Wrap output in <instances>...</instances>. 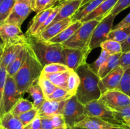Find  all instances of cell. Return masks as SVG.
Segmentation results:
<instances>
[{"mask_svg": "<svg viewBox=\"0 0 130 129\" xmlns=\"http://www.w3.org/2000/svg\"><path fill=\"white\" fill-rule=\"evenodd\" d=\"M24 45L26 49L25 61L13 77L17 88L22 95L38 80L43 68L31 49L25 43Z\"/></svg>", "mask_w": 130, "mask_h": 129, "instance_id": "6da1fadb", "label": "cell"}, {"mask_svg": "<svg viewBox=\"0 0 130 129\" xmlns=\"http://www.w3.org/2000/svg\"><path fill=\"white\" fill-rule=\"evenodd\" d=\"M25 43L31 49L43 67L51 63L65 64L63 47L61 44L43 41L35 36H26Z\"/></svg>", "mask_w": 130, "mask_h": 129, "instance_id": "7a4b0ae2", "label": "cell"}, {"mask_svg": "<svg viewBox=\"0 0 130 129\" xmlns=\"http://www.w3.org/2000/svg\"><path fill=\"white\" fill-rule=\"evenodd\" d=\"M76 72L80 79V83L76 92L77 100L85 105L93 100L99 99L102 94L99 87L100 77L91 69L87 63L76 69Z\"/></svg>", "mask_w": 130, "mask_h": 129, "instance_id": "3957f363", "label": "cell"}, {"mask_svg": "<svg viewBox=\"0 0 130 129\" xmlns=\"http://www.w3.org/2000/svg\"><path fill=\"white\" fill-rule=\"evenodd\" d=\"M100 22L96 20H91L83 23L82 25L75 32L74 34L61 44L63 48L91 51L89 48V44L91 35L93 30Z\"/></svg>", "mask_w": 130, "mask_h": 129, "instance_id": "277c9868", "label": "cell"}, {"mask_svg": "<svg viewBox=\"0 0 130 129\" xmlns=\"http://www.w3.org/2000/svg\"><path fill=\"white\" fill-rule=\"evenodd\" d=\"M62 115L68 128L74 127L77 123L85 118L84 105L77 100L76 95L66 101Z\"/></svg>", "mask_w": 130, "mask_h": 129, "instance_id": "5b68a950", "label": "cell"}, {"mask_svg": "<svg viewBox=\"0 0 130 129\" xmlns=\"http://www.w3.org/2000/svg\"><path fill=\"white\" fill-rule=\"evenodd\" d=\"M85 117H95L116 124H121L116 118L112 111L99 99L93 100L84 105Z\"/></svg>", "mask_w": 130, "mask_h": 129, "instance_id": "8992f818", "label": "cell"}, {"mask_svg": "<svg viewBox=\"0 0 130 129\" xmlns=\"http://www.w3.org/2000/svg\"><path fill=\"white\" fill-rule=\"evenodd\" d=\"M116 16V15L109 14L96 25L93 31L89 44V48L91 51L95 48H99L102 43L106 40L107 36L112 29L113 23Z\"/></svg>", "mask_w": 130, "mask_h": 129, "instance_id": "52a82bcc", "label": "cell"}, {"mask_svg": "<svg viewBox=\"0 0 130 129\" xmlns=\"http://www.w3.org/2000/svg\"><path fill=\"white\" fill-rule=\"evenodd\" d=\"M33 0H16L11 13L4 23L20 27L27 16L33 11Z\"/></svg>", "mask_w": 130, "mask_h": 129, "instance_id": "ba28073f", "label": "cell"}, {"mask_svg": "<svg viewBox=\"0 0 130 129\" xmlns=\"http://www.w3.org/2000/svg\"><path fill=\"white\" fill-rule=\"evenodd\" d=\"M0 38L4 46L24 44L26 40V35L24 34L20 27L6 23L0 24Z\"/></svg>", "mask_w": 130, "mask_h": 129, "instance_id": "9c48e42d", "label": "cell"}, {"mask_svg": "<svg viewBox=\"0 0 130 129\" xmlns=\"http://www.w3.org/2000/svg\"><path fill=\"white\" fill-rule=\"evenodd\" d=\"M22 97V94L18 91L13 77L7 75L4 87L3 98V114L10 112L14 105Z\"/></svg>", "mask_w": 130, "mask_h": 129, "instance_id": "30bf717a", "label": "cell"}, {"mask_svg": "<svg viewBox=\"0 0 130 129\" xmlns=\"http://www.w3.org/2000/svg\"><path fill=\"white\" fill-rule=\"evenodd\" d=\"M99 100L110 109L130 105V97L117 89L110 90L101 95Z\"/></svg>", "mask_w": 130, "mask_h": 129, "instance_id": "8fae6325", "label": "cell"}, {"mask_svg": "<svg viewBox=\"0 0 130 129\" xmlns=\"http://www.w3.org/2000/svg\"><path fill=\"white\" fill-rule=\"evenodd\" d=\"M65 64L69 69L76 71L78 67L86 63L90 50H82L79 49L63 48Z\"/></svg>", "mask_w": 130, "mask_h": 129, "instance_id": "7c38bea8", "label": "cell"}, {"mask_svg": "<svg viewBox=\"0 0 130 129\" xmlns=\"http://www.w3.org/2000/svg\"><path fill=\"white\" fill-rule=\"evenodd\" d=\"M123 72L124 70L119 65L105 77L100 78L99 87L102 94L108 91L118 88L121 82Z\"/></svg>", "mask_w": 130, "mask_h": 129, "instance_id": "4fadbf2b", "label": "cell"}, {"mask_svg": "<svg viewBox=\"0 0 130 129\" xmlns=\"http://www.w3.org/2000/svg\"><path fill=\"white\" fill-rule=\"evenodd\" d=\"M72 23V21L71 17L52 23L48 27H46L41 32L35 37L43 41H48L54 37L57 36L66 28L69 26Z\"/></svg>", "mask_w": 130, "mask_h": 129, "instance_id": "5bb4252c", "label": "cell"}, {"mask_svg": "<svg viewBox=\"0 0 130 129\" xmlns=\"http://www.w3.org/2000/svg\"><path fill=\"white\" fill-rule=\"evenodd\" d=\"M122 124H116L102 119L86 116L76 124L74 127L85 129H112L118 127Z\"/></svg>", "mask_w": 130, "mask_h": 129, "instance_id": "9a60e30c", "label": "cell"}, {"mask_svg": "<svg viewBox=\"0 0 130 129\" xmlns=\"http://www.w3.org/2000/svg\"><path fill=\"white\" fill-rule=\"evenodd\" d=\"M118 1V0H105L95 10L82 19L81 22L84 23L91 20L101 21L104 18L109 15Z\"/></svg>", "mask_w": 130, "mask_h": 129, "instance_id": "2e32d148", "label": "cell"}, {"mask_svg": "<svg viewBox=\"0 0 130 129\" xmlns=\"http://www.w3.org/2000/svg\"><path fill=\"white\" fill-rule=\"evenodd\" d=\"M66 101L45 100L38 110V115L40 117H52L56 115H62Z\"/></svg>", "mask_w": 130, "mask_h": 129, "instance_id": "e0dca14e", "label": "cell"}, {"mask_svg": "<svg viewBox=\"0 0 130 129\" xmlns=\"http://www.w3.org/2000/svg\"><path fill=\"white\" fill-rule=\"evenodd\" d=\"M83 0H73L69 2L61 4L60 8L57 13L52 23L60 21L69 17H72L75 13L81 8Z\"/></svg>", "mask_w": 130, "mask_h": 129, "instance_id": "ac0fdd59", "label": "cell"}, {"mask_svg": "<svg viewBox=\"0 0 130 129\" xmlns=\"http://www.w3.org/2000/svg\"><path fill=\"white\" fill-rule=\"evenodd\" d=\"M23 46H24L23 44L4 46L3 51L0 61V66L6 68V67L16 58L22 48H23Z\"/></svg>", "mask_w": 130, "mask_h": 129, "instance_id": "d6986e66", "label": "cell"}, {"mask_svg": "<svg viewBox=\"0 0 130 129\" xmlns=\"http://www.w3.org/2000/svg\"><path fill=\"white\" fill-rule=\"evenodd\" d=\"M53 7L51 8L48 9V10H44L41 12L37 13L36 15H35L32 18V21L30 22V26L28 28L25 35L26 36H34L38 31V29L41 26L42 24L44 22L48 16H49L50 14L53 10Z\"/></svg>", "mask_w": 130, "mask_h": 129, "instance_id": "ffe728a7", "label": "cell"}, {"mask_svg": "<svg viewBox=\"0 0 130 129\" xmlns=\"http://www.w3.org/2000/svg\"><path fill=\"white\" fill-rule=\"evenodd\" d=\"M0 128L24 129V126L17 116L8 112L0 116Z\"/></svg>", "mask_w": 130, "mask_h": 129, "instance_id": "44dd1931", "label": "cell"}, {"mask_svg": "<svg viewBox=\"0 0 130 129\" xmlns=\"http://www.w3.org/2000/svg\"><path fill=\"white\" fill-rule=\"evenodd\" d=\"M105 0H91L87 3L84 5L80 8L79 10L77 12L75 13L74 15L72 16L71 19H72V23L76 21H81L85 16L95 10Z\"/></svg>", "mask_w": 130, "mask_h": 129, "instance_id": "7402d4cb", "label": "cell"}, {"mask_svg": "<svg viewBox=\"0 0 130 129\" xmlns=\"http://www.w3.org/2000/svg\"><path fill=\"white\" fill-rule=\"evenodd\" d=\"M122 53L109 55L105 63L102 64L98 72L97 75L100 78H103L119 66V59Z\"/></svg>", "mask_w": 130, "mask_h": 129, "instance_id": "603a6c76", "label": "cell"}, {"mask_svg": "<svg viewBox=\"0 0 130 129\" xmlns=\"http://www.w3.org/2000/svg\"><path fill=\"white\" fill-rule=\"evenodd\" d=\"M83 23L81 21H76L75 22L72 23L69 26L64 29L62 32H61L57 36L54 37L48 40L52 43H58L62 44L63 42L66 41L67 39H69L72 35L75 33V32L82 25Z\"/></svg>", "mask_w": 130, "mask_h": 129, "instance_id": "cb8c5ba5", "label": "cell"}, {"mask_svg": "<svg viewBox=\"0 0 130 129\" xmlns=\"http://www.w3.org/2000/svg\"><path fill=\"white\" fill-rule=\"evenodd\" d=\"M72 70L55 73H41L52 82L56 87L67 89V79Z\"/></svg>", "mask_w": 130, "mask_h": 129, "instance_id": "d4e9b609", "label": "cell"}, {"mask_svg": "<svg viewBox=\"0 0 130 129\" xmlns=\"http://www.w3.org/2000/svg\"><path fill=\"white\" fill-rule=\"evenodd\" d=\"M25 56H26V49H25V45L24 44L23 48H22L16 58L6 67V70L8 75L12 77L15 76V75L16 74L17 72L19 71V70L20 69V67L24 63Z\"/></svg>", "mask_w": 130, "mask_h": 129, "instance_id": "484cf974", "label": "cell"}, {"mask_svg": "<svg viewBox=\"0 0 130 129\" xmlns=\"http://www.w3.org/2000/svg\"><path fill=\"white\" fill-rule=\"evenodd\" d=\"M130 35V24L116 29H112L107 35L106 40H113L122 43Z\"/></svg>", "mask_w": 130, "mask_h": 129, "instance_id": "4316f807", "label": "cell"}, {"mask_svg": "<svg viewBox=\"0 0 130 129\" xmlns=\"http://www.w3.org/2000/svg\"><path fill=\"white\" fill-rule=\"evenodd\" d=\"M27 92H29L32 98L34 107L39 110V108L46 100L41 87L38 84H33L28 89Z\"/></svg>", "mask_w": 130, "mask_h": 129, "instance_id": "83f0119b", "label": "cell"}, {"mask_svg": "<svg viewBox=\"0 0 130 129\" xmlns=\"http://www.w3.org/2000/svg\"><path fill=\"white\" fill-rule=\"evenodd\" d=\"M33 108L34 107L32 102L26 99H24L22 97L14 105L10 112L14 116H19L22 114L30 110Z\"/></svg>", "mask_w": 130, "mask_h": 129, "instance_id": "f1b7e54d", "label": "cell"}, {"mask_svg": "<svg viewBox=\"0 0 130 129\" xmlns=\"http://www.w3.org/2000/svg\"><path fill=\"white\" fill-rule=\"evenodd\" d=\"M38 84L41 89L45 99H46L47 97L53 93V92L57 87L54 84L52 83V82L50 80H48L46 77H44L43 74H41L40 77L38 78Z\"/></svg>", "mask_w": 130, "mask_h": 129, "instance_id": "f546056e", "label": "cell"}, {"mask_svg": "<svg viewBox=\"0 0 130 129\" xmlns=\"http://www.w3.org/2000/svg\"><path fill=\"white\" fill-rule=\"evenodd\" d=\"M80 83V79L76 71L71 70L68 79H67V90L72 96L76 95L79 85Z\"/></svg>", "mask_w": 130, "mask_h": 129, "instance_id": "4dcf8cb0", "label": "cell"}, {"mask_svg": "<svg viewBox=\"0 0 130 129\" xmlns=\"http://www.w3.org/2000/svg\"><path fill=\"white\" fill-rule=\"evenodd\" d=\"M100 47L102 49L108 52L110 55L122 53L121 44L116 40H105L102 43Z\"/></svg>", "mask_w": 130, "mask_h": 129, "instance_id": "1f68e13d", "label": "cell"}, {"mask_svg": "<svg viewBox=\"0 0 130 129\" xmlns=\"http://www.w3.org/2000/svg\"><path fill=\"white\" fill-rule=\"evenodd\" d=\"M16 0H3L0 4V24L5 22L11 13Z\"/></svg>", "mask_w": 130, "mask_h": 129, "instance_id": "d6a6232c", "label": "cell"}, {"mask_svg": "<svg viewBox=\"0 0 130 129\" xmlns=\"http://www.w3.org/2000/svg\"><path fill=\"white\" fill-rule=\"evenodd\" d=\"M58 1L59 0H33V11L39 13L53 8Z\"/></svg>", "mask_w": 130, "mask_h": 129, "instance_id": "836d02e7", "label": "cell"}, {"mask_svg": "<svg viewBox=\"0 0 130 129\" xmlns=\"http://www.w3.org/2000/svg\"><path fill=\"white\" fill-rule=\"evenodd\" d=\"M72 97L67 89L57 87L53 93L50 95L46 100L54 101H66Z\"/></svg>", "mask_w": 130, "mask_h": 129, "instance_id": "e575fe53", "label": "cell"}, {"mask_svg": "<svg viewBox=\"0 0 130 129\" xmlns=\"http://www.w3.org/2000/svg\"><path fill=\"white\" fill-rule=\"evenodd\" d=\"M116 89L130 97V68L124 70L119 85Z\"/></svg>", "mask_w": 130, "mask_h": 129, "instance_id": "d590c367", "label": "cell"}, {"mask_svg": "<svg viewBox=\"0 0 130 129\" xmlns=\"http://www.w3.org/2000/svg\"><path fill=\"white\" fill-rule=\"evenodd\" d=\"M69 70L66 64L62 63H51L43 67L41 73H55Z\"/></svg>", "mask_w": 130, "mask_h": 129, "instance_id": "8d00e7d4", "label": "cell"}, {"mask_svg": "<svg viewBox=\"0 0 130 129\" xmlns=\"http://www.w3.org/2000/svg\"><path fill=\"white\" fill-rule=\"evenodd\" d=\"M109 55H110V54H109L108 52H107L106 51L102 49L101 53H100L99 58H98L97 59H96V61H95L93 63H91V64H88L89 67L91 68V69L95 73L97 74L100 68L102 66V64L105 63V61L107 60V59L108 57L109 56Z\"/></svg>", "mask_w": 130, "mask_h": 129, "instance_id": "74e56055", "label": "cell"}, {"mask_svg": "<svg viewBox=\"0 0 130 129\" xmlns=\"http://www.w3.org/2000/svg\"><path fill=\"white\" fill-rule=\"evenodd\" d=\"M38 109L35 108H33L30 110L22 114L20 116H17V117L20 120V121L22 123L23 125L25 127V126H27L30 122L32 121V120L38 116Z\"/></svg>", "mask_w": 130, "mask_h": 129, "instance_id": "f35d334b", "label": "cell"}, {"mask_svg": "<svg viewBox=\"0 0 130 129\" xmlns=\"http://www.w3.org/2000/svg\"><path fill=\"white\" fill-rule=\"evenodd\" d=\"M7 73L6 68L0 66V116L3 115V98L4 87Z\"/></svg>", "mask_w": 130, "mask_h": 129, "instance_id": "ab89813d", "label": "cell"}, {"mask_svg": "<svg viewBox=\"0 0 130 129\" xmlns=\"http://www.w3.org/2000/svg\"><path fill=\"white\" fill-rule=\"evenodd\" d=\"M60 8V5H58L57 6H54V7H53V10H52V12H51V13L50 14V15L48 16L46 20L44 21V22L42 24L41 26L38 29V31H37L36 34V35H34V36L38 35V34H39L40 32H41L43 31V30H44L46 27H48L50 24H52V22H53V20H54L55 17L56 15H57L58 11H59Z\"/></svg>", "mask_w": 130, "mask_h": 129, "instance_id": "60d3db41", "label": "cell"}, {"mask_svg": "<svg viewBox=\"0 0 130 129\" xmlns=\"http://www.w3.org/2000/svg\"><path fill=\"white\" fill-rule=\"evenodd\" d=\"M128 7H130V0H118L109 14L117 16L119 13Z\"/></svg>", "mask_w": 130, "mask_h": 129, "instance_id": "b9f144b4", "label": "cell"}, {"mask_svg": "<svg viewBox=\"0 0 130 129\" xmlns=\"http://www.w3.org/2000/svg\"><path fill=\"white\" fill-rule=\"evenodd\" d=\"M110 110L112 111L116 118L119 123H121L120 120L121 118L124 117V116L130 117V105L128 106H124V107L110 109Z\"/></svg>", "mask_w": 130, "mask_h": 129, "instance_id": "7bdbcfd3", "label": "cell"}, {"mask_svg": "<svg viewBox=\"0 0 130 129\" xmlns=\"http://www.w3.org/2000/svg\"><path fill=\"white\" fill-rule=\"evenodd\" d=\"M119 65L124 70L130 68V50L122 53L119 59Z\"/></svg>", "mask_w": 130, "mask_h": 129, "instance_id": "ee69618b", "label": "cell"}, {"mask_svg": "<svg viewBox=\"0 0 130 129\" xmlns=\"http://www.w3.org/2000/svg\"><path fill=\"white\" fill-rule=\"evenodd\" d=\"M52 119V123L54 128L62 127V126H66V121H65L64 117L62 115H56L50 117Z\"/></svg>", "mask_w": 130, "mask_h": 129, "instance_id": "f6af8a7d", "label": "cell"}, {"mask_svg": "<svg viewBox=\"0 0 130 129\" xmlns=\"http://www.w3.org/2000/svg\"><path fill=\"white\" fill-rule=\"evenodd\" d=\"M24 129H42L40 116L38 115L32 122H30L27 126L24 127Z\"/></svg>", "mask_w": 130, "mask_h": 129, "instance_id": "bcb514c9", "label": "cell"}, {"mask_svg": "<svg viewBox=\"0 0 130 129\" xmlns=\"http://www.w3.org/2000/svg\"><path fill=\"white\" fill-rule=\"evenodd\" d=\"M42 129L55 128L50 117H40Z\"/></svg>", "mask_w": 130, "mask_h": 129, "instance_id": "7dc6e473", "label": "cell"}, {"mask_svg": "<svg viewBox=\"0 0 130 129\" xmlns=\"http://www.w3.org/2000/svg\"><path fill=\"white\" fill-rule=\"evenodd\" d=\"M130 24V13L127 15L126 17H124L120 22L118 24H117L114 28H112V29H118L119 27H121L124 26V25H126L128 24Z\"/></svg>", "mask_w": 130, "mask_h": 129, "instance_id": "c3c4849f", "label": "cell"}, {"mask_svg": "<svg viewBox=\"0 0 130 129\" xmlns=\"http://www.w3.org/2000/svg\"><path fill=\"white\" fill-rule=\"evenodd\" d=\"M121 44L122 53H124L130 50V35L128 37L126 40L123 42Z\"/></svg>", "mask_w": 130, "mask_h": 129, "instance_id": "681fc988", "label": "cell"}, {"mask_svg": "<svg viewBox=\"0 0 130 129\" xmlns=\"http://www.w3.org/2000/svg\"><path fill=\"white\" fill-rule=\"evenodd\" d=\"M120 123L121 124L126 125L128 126L129 128H130V117L128 116H124V117L121 118L120 120Z\"/></svg>", "mask_w": 130, "mask_h": 129, "instance_id": "f907efd6", "label": "cell"}, {"mask_svg": "<svg viewBox=\"0 0 130 129\" xmlns=\"http://www.w3.org/2000/svg\"><path fill=\"white\" fill-rule=\"evenodd\" d=\"M112 129H130V128H128V126H126V125L122 124V125H121L120 126H118V127H116V128H112Z\"/></svg>", "mask_w": 130, "mask_h": 129, "instance_id": "816d5d0a", "label": "cell"}, {"mask_svg": "<svg viewBox=\"0 0 130 129\" xmlns=\"http://www.w3.org/2000/svg\"><path fill=\"white\" fill-rule=\"evenodd\" d=\"M73 1V0H59V1H58L59 4H58V5H61V4L65 3L67 2H69V1Z\"/></svg>", "mask_w": 130, "mask_h": 129, "instance_id": "f5cc1de1", "label": "cell"}, {"mask_svg": "<svg viewBox=\"0 0 130 129\" xmlns=\"http://www.w3.org/2000/svg\"><path fill=\"white\" fill-rule=\"evenodd\" d=\"M90 1H91V0H83V3H82V5H81V6H83L84 5H85L86 3H87L89 2Z\"/></svg>", "mask_w": 130, "mask_h": 129, "instance_id": "db71d44e", "label": "cell"}, {"mask_svg": "<svg viewBox=\"0 0 130 129\" xmlns=\"http://www.w3.org/2000/svg\"><path fill=\"white\" fill-rule=\"evenodd\" d=\"M53 129H68V127L66 126H62V127L55 128H53Z\"/></svg>", "mask_w": 130, "mask_h": 129, "instance_id": "11a10c76", "label": "cell"}, {"mask_svg": "<svg viewBox=\"0 0 130 129\" xmlns=\"http://www.w3.org/2000/svg\"><path fill=\"white\" fill-rule=\"evenodd\" d=\"M3 47L0 49V61H1V55H2V53H3Z\"/></svg>", "mask_w": 130, "mask_h": 129, "instance_id": "9f6ffc18", "label": "cell"}, {"mask_svg": "<svg viewBox=\"0 0 130 129\" xmlns=\"http://www.w3.org/2000/svg\"><path fill=\"white\" fill-rule=\"evenodd\" d=\"M3 42H0V49H1L2 47H3Z\"/></svg>", "mask_w": 130, "mask_h": 129, "instance_id": "6f0895ef", "label": "cell"}, {"mask_svg": "<svg viewBox=\"0 0 130 129\" xmlns=\"http://www.w3.org/2000/svg\"><path fill=\"white\" fill-rule=\"evenodd\" d=\"M70 129H85V128H77V127H72L69 128Z\"/></svg>", "mask_w": 130, "mask_h": 129, "instance_id": "680465c9", "label": "cell"}, {"mask_svg": "<svg viewBox=\"0 0 130 129\" xmlns=\"http://www.w3.org/2000/svg\"><path fill=\"white\" fill-rule=\"evenodd\" d=\"M2 1H3V0H0V4L1 3V2H2Z\"/></svg>", "mask_w": 130, "mask_h": 129, "instance_id": "91938a15", "label": "cell"}, {"mask_svg": "<svg viewBox=\"0 0 130 129\" xmlns=\"http://www.w3.org/2000/svg\"><path fill=\"white\" fill-rule=\"evenodd\" d=\"M0 42H3L2 40H1V38H0Z\"/></svg>", "mask_w": 130, "mask_h": 129, "instance_id": "94428289", "label": "cell"}, {"mask_svg": "<svg viewBox=\"0 0 130 129\" xmlns=\"http://www.w3.org/2000/svg\"><path fill=\"white\" fill-rule=\"evenodd\" d=\"M68 129H70V128H68Z\"/></svg>", "mask_w": 130, "mask_h": 129, "instance_id": "6125c7cd", "label": "cell"}, {"mask_svg": "<svg viewBox=\"0 0 130 129\" xmlns=\"http://www.w3.org/2000/svg\"><path fill=\"white\" fill-rule=\"evenodd\" d=\"M0 129H1V128H0Z\"/></svg>", "mask_w": 130, "mask_h": 129, "instance_id": "be15d7a7", "label": "cell"}]
</instances>
